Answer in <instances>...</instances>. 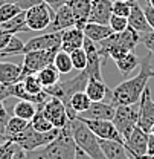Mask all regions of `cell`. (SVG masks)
<instances>
[{
	"instance_id": "28",
	"label": "cell",
	"mask_w": 154,
	"mask_h": 159,
	"mask_svg": "<svg viewBox=\"0 0 154 159\" xmlns=\"http://www.w3.org/2000/svg\"><path fill=\"white\" fill-rule=\"evenodd\" d=\"M37 75H38L40 83H41V86L44 89H47L51 86H55L58 81H59V78H61V74L58 72V69L54 66V63L49 64V66H46L44 69H41Z\"/></svg>"
},
{
	"instance_id": "6",
	"label": "cell",
	"mask_w": 154,
	"mask_h": 159,
	"mask_svg": "<svg viewBox=\"0 0 154 159\" xmlns=\"http://www.w3.org/2000/svg\"><path fill=\"white\" fill-rule=\"evenodd\" d=\"M58 51H59V48H52V49H46V51H31V52L23 54L24 58H23V63H21L20 81L23 80V77L38 74L41 69L52 64Z\"/></svg>"
},
{
	"instance_id": "33",
	"label": "cell",
	"mask_w": 154,
	"mask_h": 159,
	"mask_svg": "<svg viewBox=\"0 0 154 159\" xmlns=\"http://www.w3.org/2000/svg\"><path fill=\"white\" fill-rule=\"evenodd\" d=\"M20 12H23V9L17 3H3V5H0V23L12 20L14 17H17Z\"/></svg>"
},
{
	"instance_id": "30",
	"label": "cell",
	"mask_w": 154,
	"mask_h": 159,
	"mask_svg": "<svg viewBox=\"0 0 154 159\" xmlns=\"http://www.w3.org/2000/svg\"><path fill=\"white\" fill-rule=\"evenodd\" d=\"M54 66L58 69L59 74H70L73 70V64H72V58L70 54L66 51H58L55 58H54Z\"/></svg>"
},
{
	"instance_id": "3",
	"label": "cell",
	"mask_w": 154,
	"mask_h": 159,
	"mask_svg": "<svg viewBox=\"0 0 154 159\" xmlns=\"http://www.w3.org/2000/svg\"><path fill=\"white\" fill-rule=\"evenodd\" d=\"M77 144L70 132V121L67 125L59 129L58 136L51 144L44 147L47 159H75L77 156Z\"/></svg>"
},
{
	"instance_id": "16",
	"label": "cell",
	"mask_w": 154,
	"mask_h": 159,
	"mask_svg": "<svg viewBox=\"0 0 154 159\" xmlns=\"http://www.w3.org/2000/svg\"><path fill=\"white\" fill-rule=\"evenodd\" d=\"M148 133L143 132L139 125H136L130 136L125 139V147L131 155H147Z\"/></svg>"
},
{
	"instance_id": "34",
	"label": "cell",
	"mask_w": 154,
	"mask_h": 159,
	"mask_svg": "<svg viewBox=\"0 0 154 159\" xmlns=\"http://www.w3.org/2000/svg\"><path fill=\"white\" fill-rule=\"evenodd\" d=\"M21 81H23V84H24V89H26L29 93H32V95H38V93H41V92L44 90V87L41 86L37 74L26 75V77H23Z\"/></svg>"
},
{
	"instance_id": "8",
	"label": "cell",
	"mask_w": 154,
	"mask_h": 159,
	"mask_svg": "<svg viewBox=\"0 0 154 159\" xmlns=\"http://www.w3.org/2000/svg\"><path fill=\"white\" fill-rule=\"evenodd\" d=\"M24 16H26V25L29 31H44L52 23L55 11L47 3L41 2L38 5L29 8L28 11H24Z\"/></svg>"
},
{
	"instance_id": "36",
	"label": "cell",
	"mask_w": 154,
	"mask_h": 159,
	"mask_svg": "<svg viewBox=\"0 0 154 159\" xmlns=\"http://www.w3.org/2000/svg\"><path fill=\"white\" fill-rule=\"evenodd\" d=\"M112 11L116 16L128 17L131 11V0H115L112 2Z\"/></svg>"
},
{
	"instance_id": "11",
	"label": "cell",
	"mask_w": 154,
	"mask_h": 159,
	"mask_svg": "<svg viewBox=\"0 0 154 159\" xmlns=\"http://www.w3.org/2000/svg\"><path fill=\"white\" fill-rule=\"evenodd\" d=\"M78 119L84 121L86 125L99 139H110V141H117V142L125 144V141L121 136V133L117 132L113 121H108V119H82V118H78Z\"/></svg>"
},
{
	"instance_id": "49",
	"label": "cell",
	"mask_w": 154,
	"mask_h": 159,
	"mask_svg": "<svg viewBox=\"0 0 154 159\" xmlns=\"http://www.w3.org/2000/svg\"><path fill=\"white\" fill-rule=\"evenodd\" d=\"M148 3H150V5H151V6L154 8V0H148Z\"/></svg>"
},
{
	"instance_id": "26",
	"label": "cell",
	"mask_w": 154,
	"mask_h": 159,
	"mask_svg": "<svg viewBox=\"0 0 154 159\" xmlns=\"http://www.w3.org/2000/svg\"><path fill=\"white\" fill-rule=\"evenodd\" d=\"M29 124H31V121H28V119H23L15 116V115H11L9 119H8V122H6V125H5V141H9L14 136H17L19 133L24 132Z\"/></svg>"
},
{
	"instance_id": "5",
	"label": "cell",
	"mask_w": 154,
	"mask_h": 159,
	"mask_svg": "<svg viewBox=\"0 0 154 159\" xmlns=\"http://www.w3.org/2000/svg\"><path fill=\"white\" fill-rule=\"evenodd\" d=\"M89 78L90 77H89L87 70L84 69V70H79V74L75 75L73 78H69V80H66V81H61L59 80L55 86H51V87H47L44 90L47 92V95L59 98L64 102V106H67L69 104V99L72 98L73 93L81 92V90L86 89V84H87Z\"/></svg>"
},
{
	"instance_id": "43",
	"label": "cell",
	"mask_w": 154,
	"mask_h": 159,
	"mask_svg": "<svg viewBox=\"0 0 154 159\" xmlns=\"http://www.w3.org/2000/svg\"><path fill=\"white\" fill-rule=\"evenodd\" d=\"M43 2H44V3H47L54 11H57L61 5H64V3H66V0H43Z\"/></svg>"
},
{
	"instance_id": "51",
	"label": "cell",
	"mask_w": 154,
	"mask_h": 159,
	"mask_svg": "<svg viewBox=\"0 0 154 159\" xmlns=\"http://www.w3.org/2000/svg\"><path fill=\"white\" fill-rule=\"evenodd\" d=\"M92 2H96V0H92Z\"/></svg>"
},
{
	"instance_id": "38",
	"label": "cell",
	"mask_w": 154,
	"mask_h": 159,
	"mask_svg": "<svg viewBox=\"0 0 154 159\" xmlns=\"http://www.w3.org/2000/svg\"><path fill=\"white\" fill-rule=\"evenodd\" d=\"M140 43L148 49V52H151L154 55V31L153 29L150 32H145L143 37H140Z\"/></svg>"
},
{
	"instance_id": "46",
	"label": "cell",
	"mask_w": 154,
	"mask_h": 159,
	"mask_svg": "<svg viewBox=\"0 0 154 159\" xmlns=\"http://www.w3.org/2000/svg\"><path fill=\"white\" fill-rule=\"evenodd\" d=\"M12 159H26V152L21 148V147H15V152H14V156Z\"/></svg>"
},
{
	"instance_id": "35",
	"label": "cell",
	"mask_w": 154,
	"mask_h": 159,
	"mask_svg": "<svg viewBox=\"0 0 154 159\" xmlns=\"http://www.w3.org/2000/svg\"><path fill=\"white\" fill-rule=\"evenodd\" d=\"M70 54V58H72V64H73V69H77L78 72L79 70H84L87 67V55H86V51L84 48H78V49H73Z\"/></svg>"
},
{
	"instance_id": "42",
	"label": "cell",
	"mask_w": 154,
	"mask_h": 159,
	"mask_svg": "<svg viewBox=\"0 0 154 159\" xmlns=\"http://www.w3.org/2000/svg\"><path fill=\"white\" fill-rule=\"evenodd\" d=\"M147 155H154V133H148V145H147Z\"/></svg>"
},
{
	"instance_id": "18",
	"label": "cell",
	"mask_w": 154,
	"mask_h": 159,
	"mask_svg": "<svg viewBox=\"0 0 154 159\" xmlns=\"http://www.w3.org/2000/svg\"><path fill=\"white\" fill-rule=\"evenodd\" d=\"M101 148L105 159H134L133 155L127 150L125 144L117 142V141H110V139H99Z\"/></svg>"
},
{
	"instance_id": "29",
	"label": "cell",
	"mask_w": 154,
	"mask_h": 159,
	"mask_svg": "<svg viewBox=\"0 0 154 159\" xmlns=\"http://www.w3.org/2000/svg\"><path fill=\"white\" fill-rule=\"evenodd\" d=\"M37 110H38V106L37 104H34L31 101H24V99H20L19 102L12 107V113L15 116L28 119V121H31V119L34 118V115L37 113Z\"/></svg>"
},
{
	"instance_id": "39",
	"label": "cell",
	"mask_w": 154,
	"mask_h": 159,
	"mask_svg": "<svg viewBox=\"0 0 154 159\" xmlns=\"http://www.w3.org/2000/svg\"><path fill=\"white\" fill-rule=\"evenodd\" d=\"M26 159H47V155L44 152V147L43 148H37V150L26 152Z\"/></svg>"
},
{
	"instance_id": "24",
	"label": "cell",
	"mask_w": 154,
	"mask_h": 159,
	"mask_svg": "<svg viewBox=\"0 0 154 159\" xmlns=\"http://www.w3.org/2000/svg\"><path fill=\"white\" fill-rule=\"evenodd\" d=\"M90 104H92V101H90V98L87 97V93H86L84 90L73 93V95H72V98L69 99V104L66 106L67 113H69L70 119H73L77 115H79L81 112L87 110Z\"/></svg>"
},
{
	"instance_id": "40",
	"label": "cell",
	"mask_w": 154,
	"mask_h": 159,
	"mask_svg": "<svg viewBox=\"0 0 154 159\" xmlns=\"http://www.w3.org/2000/svg\"><path fill=\"white\" fill-rule=\"evenodd\" d=\"M143 12H145V17H147V21L150 25V28L154 31V8L148 3L143 6Z\"/></svg>"
},
{
	"instance_id": "4",
	"label": "cell",
	"mask_w": 154,
	"mask_h": 159,
	"mask_svg": "<svg viewBox=\"0 0 154 159\" xmlns=\"http://www.w3.org/2000/svg\"><path fill=\"white\" fill-rule=\"evenodd\" d=\"M58 133H59V129H52L46 133H41V132H37L35 129H32V125L29 124L24 132L19 133L17 136H14L9 141H12L14 144L21 147L24 152H31V150L43 148L47 144H51L58 136Z\"/></svg>"
},
{
	"instance_id": "23",
	"label": "cell",
	"mask_w": 154,
	"mask_h": 159,
	"mask_svg": "<svg viewBox=\"0 0 154 159\" xmlns=\"http://www.w3.org/2000/svg\"><path fill=\"white\" fill-rule=\"evenodd\" d=\"M21 66L9 61H0V83L5 86H11L20 81Z\"/></svg>"
},
{
	"instance_id": "50",
	"label": "cell",
	"mask_w": 154,
	"mask_h": 159,
	"mask_svg": "<svg viewBox=\"0 0 154 159\" xmlns=\"http://www.w3.org/2000/svg\"><path fill=\"white\" fill-rule=\"evenodd\" d=\"M148 156H150V155H148ZM150 159H154V155H151V156H150Z\"/></svg>"
},
{
	"instance_id": "19",
	"label": "cell",
	"mask_w": 154,
	"mask_h": 159,
	"mask_svg": "<svg viewBox=\"0 0 154 159\" xmlns=\"http://www.w3.org/2000/svg\"><path fill=\"white\" fill-rule=\"evenodd\" d=\"M127 19H128V26L137 31L139 34H145V32L151 31V28L147 21V17H145L143 8L137 3V0H131V11Z\"/></svg>"
},
{
	"instance_id": "17",
	"label": "cell",
	"mask_w": 154,
	"mask_h": 159,
	"mask_svg": "<svg viewBox=\"0 0 154 159\" xmlns=\"http://www.w3.org/2000/svg\"><path fill=\"white\" fill-rule=\"evenodd\" d=\"M84 31L81 28H69V29H64L61 31V46L59 49L61 51H66V52H72L73 49L78 48H82V43H84Z\"/></svg>"
},
{
	"instance_id": "1",
	"label": "cell",
	"mask_w": 154,
	"mask_h": 159,
	"mask_svg": "<svg viewBox=\"0 0 154 159\" xmlns=\"http://www.w3.org/2000/svg\"><path fill=\"white\" fill-rule=\"evenodd\" d=\"M153 54L150 52L145 58L140 61V70L139 74L122 81L112 90V104L117 106H127V104H134L139 102L142 92L148 86V81L151 77H154V67H153Z\"/></svg>"
},
{
	"instance_id": "47",
	"label": "cell",
	"mask_w": 154,
	"mask_h": 159,
	"mask_svg": "<svg viewBox=\"0 0 154 159\" xmlns=\"http://www.w3.org/2000/svg\"><path fill=\"white\" fill-rule=\"evenodd\" d=\"M75 159H92L89 155H86L81 148H77V156H75Z\"/></svg>"
},
{
	"instance_id": "37",
	"label": "cell",
	"mask_w": 154,
	"mask_h": 159,
	"mask_svg": "<svg viewBox=\"0 0 154 159\" xmlns=\"http://www.w3.org/2000/svg\"><path fill=\"white\" fill-rule=\"evenodd\" d=\"M108 26L112 28L113 32H122L128 28V19L127 17H122V16H116L112 14L110 21H108Z\"/></svg>"
},
{
	"instance_id": "12",
	"label": "cell",
	"mask_w": 154,
	"mask_h": 159,
	"mask_svg": "<svg viewBox=\"0 0 154 159\" xmlns=\"http://www.w3.org/2000/svg\"><path fill=\"white\" fill-rule=\"evenodd\" d=\"M82 48L86 51V55H87V74L89 77H95V78L102 80V74H101V67H102V63L104 60L101 57L99 51L96 48V43L92 41L90 39L84 37V43H82Z\"/></svg>"
},
{
	"instance_id": "20",
	"label": "cell",
	"mask_w": 154,
	"mask_h": 159,
	"mask_svg": "<svg viewBox=\"0 0 154 159\" xmlns=\"http://www.w3.org/2000/svg\"><path fill=\"white\" fill-rule=\"evenodd\" d=\"M67 6L70 8L75 21H77V28H84L86 23L89 21L90 17V11H92V0H67L66 2Z\"/></svg>"
},
{
	"instance_id": "41",
	"label": "cell",
	"mask_w": 154,
	"mask_h": 159,
	"mask_svg": "<svg viewBox=\"0 0 154 159\" xmlns=\"http://www.w3.org/2000/svg\"><path fill=\"white\" fill-rule=\"evenodd\" d=\"M41 2H43V0H17V5H19L23 11H28L29 8L38 5V3H41Z\"/></svg>"
},
{
	"instance_id": "15",
	"label": "cell",
	"mask_w": 154,
	"mask_h": 159,
	"mask_svg": "<svg viewBox=\"0 0 154 159\" xmlns=\"http://www.w3.org/2000/svg\"><path fill=\"white\" fill-rule=\"evenodd\" d=\"M73 26H77L75 17H73L70 8L67 6V3H64L55 11L54 20L49 25V32H61V31L73 28Z\"/></svg>"
},
{
	"instance_id": "45",
	"label": "cell",
	"mask_w": 154,
	"mask_h": 159,
	"mask_svg": "<svg viewBox=\"0 0 154 159\" xmlns=\"http://www.w3.org/2000/svg\"><path fill=\"white\" fill-rule=\"evenodd\" d=\"M9 116H11V115L8 113V110L5 109L3 101L0 99V119H2V121H8V119H9Z\"/></svg>"
},
{
	"instance_id": "13",
	"label": "cell",
	"mask_w": 154,
	"mask_h": 159,
	"mask_svg": "<svg viewBox=\"0 0 154 159\" xmlns=\"http://www.w3.org/2000/svg\"><path fill=\"white\" fill-rule=\"evenodd\" d=\"M61 46V32H47L38 37H32L24 43V52L31 51H46L52 48H59Z\"/></svg>"
},
{
	"instance_id": "21",
	"label": "cell",
	"mask_w": 154,
	"mask_h": 159,
	"mask_svg": "<svg viewBox=\"0 0 154 159\" xmlns=\"http://www.w3.org/2000/svg\"><path fill=\"white\" fill-rule=\"evenodd\" d=\"M112 14H113V11H112V2L110 0H96V2H92V11H90L89 21L108 25Z\"/></svg>"
},
{
	"instance_id": "22",
	"label": "cell",
	"mask_w": 154,
	"mask_h": 159,
	"mask_svg": "<svg viewBox=\"0 0 154 159\" xmlns=\"http://www.w3.org/2000/svg\"><path fill=\"white\" fill-rule=\"evenodd\" d=\"M84 92L87 93V97L90 98V101H104L108 93H112L108 90V87L105 86L104 80L95 78V77H90L89 78Z\"/></svg>"
},
{
	"instance_id": "52",
	"label": "cell",
	"mask_w": 154,
	"mask_h": 159,
	"mask_svg": "<svg viewBox=\"0 0 154 159\" xmlns=\"http://www.w3.org/2000/svg\"><path fill=\"white\" fill-rule=\"evenodd\" d=\"M66 2H67V0H66Z\"/></svg>"
},
{
	"instance_id": "25",
	"label": "cell",
	"mask_w": 154,
	"mask_h": 159,
	"mask_svg": "<svg viewBox=\"0 0 154 159\" xmlns=\"http://www.w3.org/2000/svg\"><path fill=\"white\" fill-rule=\"evenodd\" d=\"M82 31H84V35H86L87 39H90L92 41H95V43L107 39L110 34H113V31H112V28H110L108 25L92 23V21L86 23V26L82 28Z\"/></svg>"
},
{
	"instance_id": "9",
	"label": "cell",
	"mask_w": 154,
	"mask_h": 159,
	"mask_svg": "<svg viewBox=\"0 0 154 159\" xmlns=\"http://www.w3.org/2000/svg\"><path fill=\"white\" fill-rule=\"evenodd\" d=\"M41 110H43L44 116L51 121V124L55 129H63L70 121V116L67 113V109H66L64 102L59 98H55V97H51L49 95L47 101L41 106Z\"/></svg>"
},
{
	"instance_id": "48",
	"label": "cell",
	"mask_w": 154,
	"mask_h": 159,
	"mask_svg": "<svg viewBox=\"0 0 154 159\" xmlns=\"http://www.w3.org/2000/svg\"><path fill=\"white\" fill-rule=\"evenodd\" d=\"M133 158L134 159H150L148 155H133Z\"/></svg>"
},
{
	"instance_id": "27",
	"label": "cell",
	"mask_w": 154,
	"mask_h": 159,
	"mask_svg": "<svg viewBox=\"0 0 154 159\" xmlns=\"http://www.w3.org/2000/svg\"><path fill=\"white\" fill-rule=\"evenodd\" d=\"M115 63H116V67L119 69V72H121L124 77H127L128 74H131L136 67L140 64V58L136 55L134 52H128V54L124 55L122 58L116 60Z\"/></svg>"
},
{
	"instance_id": "31",
	"label": "cell",
	"mask_w": 154,
	"mask_h": 159,
	"mask_svg": "<svg viewBox=\"0 0 154 159\" xmlns=\"http://www.w3.org/2000/svg\"><path fill=\"white\" fill-rule=\"evenodd\" d=\"M23 52H24V43L17 37V34H14L8 41V44L5 46V49L0 51V58L9 55H23Z\"/></svg>"
},
{
	"instance_id": "10",
	"label": "cell",
	"mask_w": 154,
	"mask_h": 159,
	"mask_svg": "<svg viewBox=\"0 0 154 159\" xmlns=\"http://www.w3.org/2000/svg\"><path fill=\"white\" fill-rule=\"evenodd\" d=\"M137 125L150 133L154 125V99L151 98V89L150 86L145 87V90L142 92L140 99H139V119H137Z\"/></svg>"
},
{
	"instance_id": "7",
	"label": "cell",
	"mask_w": 154,
	"mask_h": 159,
	"mask_svg": "<svg viewBox=\"0 0 154 159\" xmlns=\"http://www.w3.org/2000/svg\"><path fill=\"white\" fill-rule=\"evenodd\" d=\"M137 119H139V102H134V104H127V106H117L112 121L125 141L133 132V129L137 125Z\"/></svg>"
},
{
	"instance_id": "44",
	"label": "cell",
	"mask_w": 154,
	"mask_h": 159,
	"mask_svg": "<svg viewBox=\"0 0 154 159\" xmlns=\"http://www.w3.org/2000/svg\"><path fill=\"white\" fill-rule=\"evenodd\" d=\"M11 98L9 97V90H8V86H5V84H2L0 83V99L2 101H5V99Z\"/></svg>"
},
{
	"instance_id": "14",
	"label": "cell",
	"mask_w": 154,
	"mask_h": 159,
	"mask_svg": "<svg viewBox=\"0 0 154 159\" xmlns=\"http://www.w3.org/2000/svg\"><path fill=\"white\" fill-rule=\"evenodd\" d=\"M116 107L112 102H104V101H92L87 110L81 112L75 118L82 119H108L112 121L115 116Z\"/></svg>"
},
{
	"instance_id": "32",
	"label": "cell",
	"mask_w": 154,
	"mask_h": 159,
	"mask_svg": "<svg viewBox=\"0 0 154 159\" xmlns=\"http://www.w3.org/2000/svg\"><path fill=\"white\" fill-rule=\"evenodd\" d=\"M31 125H32V129H35L37 132H41V133H46V132H49V130L55 129V127L51 124V121L44 116V113H43L41 107H38L37 113L34 115V118L31 119Z\"/></svg>"
},
{
	"instance_id": "2",
	"label": "cell",
	"mask_w": 154,
	"mask_h": 159,
	"mask_svg": "<svg viewBox=\"0 0 154 159\" xmlns=\"http://www.w3.org/2000/svg\"><path fill=\"white\" fill-rule=\"evenodd\" d=\"M70 132L77 147L81 148L86 155H89L92 159H105L99 144V138L86 125L84 121L78 118L70 119Z\"/></svg>"
}]
</instances>
